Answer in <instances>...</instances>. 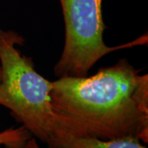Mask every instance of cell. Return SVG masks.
I'll return each mask as SVG.
<instances>
[{"mask_svg":"<svg viewBox=\"0 0 148 148\" xmlns=\"http://www.w3.org/2000/svg\"><path fill=\"white\" fill-rule=\"evenodd\" d=\"M26 148H40V147L37 143L36 140L35 138H31L27 141Z\"/></svg>","mask_w":148,"mask_h":148,"instance_id":"6","label":"cell"},{"mask_svg":"<svg viewBox=\"0 0 148 148\" xmlns=\"http://www.w3.org/2000/svg\"><path fill=\"white\" fill-rule=\"evenodd\" d=\"M31 134L21 125L18 127H9L0 132V147L7 148H26Z\"/></svg>","mask_w":148,"mask_h":148,"instance_id":"5","label":"cell"},{"mask_svg":"<svg viewBox=\"0 0 148 148\" xmlns=\"http://www.w3.org/2000/svg\"><path fill=\"white\" fill-rule=\"evenodd\" d=\"M21 34L0 29V106L11 111L21 125L49 148L76 136L54 111L50 82L37 73L32 58L21 53Z\"/></svg>","mask_w":148,"mask_h":148,"instance_id":"2","label":"cell"},{"mask_svg":"<svg viewBox=\"0 0 148 148\" xmlns=\"http://www.w3.org/2000/svg\"><path fill=\"white\" fill-rule=\"evenodd\" d=\"M64 22V45L54 65L56 77H86L95 64L108 53L147 43L144 35L119 46L106 45V26L102 16L103 0H58Z\"/></svg>","mask_w":148,"mask_h":148,"instance_id":"3","label":"cell"},{"mask_svg":"<svg viewBox=\"0 0 148 148\" xmlns=\"http://www.w3.org/2000/svg\"><path fill=\"white\" fill-rule=\"evenodd\" d=\"M55 148H147L137 138L103 140L92 137L72 136Z\"/></svg>","mask_w":148,"mask_h":148,"instance_id":"4","label":"cell"},{"mask_svg":"<svg viewBox=\"0 0 148 148\" xmlns=\"http://www.w3.org/2000/svg\"><path fill=\"white\" fill-rule=\"evenodd\" d=\"M0 80H1V68H0Z\"/></svg>","mask_w":148,"mask_h":148,"instance_id":"7","label":"cell"},{"mask_svg":"<svg viewBox=\"0 0 148 148\" xmlns=\"http://www.w3.org/2000/svg\"><path fill=\"white\" fill-rule=\"evenodd\" d=\"M127 59L90 77H61L51 90L54 111L76 136L148 142V75Z\"/></svg>","mask_w":148,"mask_h":148,"instance_id":"1","label":"cell"}]
</instances>
